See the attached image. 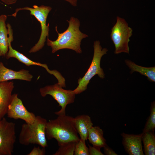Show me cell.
I'll use <instances>...</instances> for the list:
<instances>
[{
    "instance_id": "5",
    "label": "cell",
    "mask_w": 155,
    "mask_h": 155,
    "mask_svg": "<svg viewBox=\"0 0 155 155\" xmlns=\"http://www.w3.org/2000/svg\"><path fill=\"white\" fill-rule=\"evenodd\" d=\"M52 8L49 6L41 5L38 6L34 5L32 8L25 7L17 8L12 16L16 17L17 13L22 10H27L30 11V14L34 16L40 23L41 31L40 36L37 42L30 50L29 53H34L41 49L44 46L46 37L49 36V24L46 25V21L48 15Z\"/></svg>"
},
{
    "instance_id": "27",
    "label": "cell",
    "mask_w": 155,
    "mask_h": 155,
    "mask_svg": "<svg viewBox=\"0 0 155 155\" xmlns=\"http://www.w3.org/2000/svg\"><path fill=\"white\" fill-rule=\"evenodd\" d=\"M1 56V53L0 51V57Z\"/></svg>"
},
{
    "instance_id": "25",
    "label": "cell",
    "mask_w": 155,
    "mask_h": 155,
    "mask_svg": "<svg viewBox=\"0 0 155 155\" xmlns=\"http://www.w3.org/2000/svg\"><path fill=\"white\" fill-rule=\"evenodd\" d=\"M5 4L7 5H10L15 3L17 0H1Z\"/></svg>"
},
{
    "instance_id": "17",
    "label": "cell",
    "mask_w": 155,
    "mask_h": 155,
    "mask_svg": "<svg viewBox=\"0 0 155 155\" xmlns=\"http://www.w3.org/2000/svg\"><path fill=\"white\" fill-rule=\"evenodd\" d=\"M126 64L131 69L130 73L137 72L146 76L150 82H155V67H145L139 66L134 62L128 59L125 60Z\"/></svg>"
},
{
    "instance_id": "10",
    "label": "cell",
    "mask_w": 155,
    "mask_h": 155,
    "mask_svg": "<svg viewBox=\"0 0 155 155\" xmlns=\"http://www.w3.org/2000/svg\"><path fill=\"white\" fill-rule=\"evenodd\" d=\"M142 133L138 134H121L122 144L126 152L129 155H143L142 144Z\"/></svg>"
},
{
    "instance_id": "15",
    "label": "cell",
    "mask_w": 155,
    "mask_h": 155,
    "mask_svg": "<svg viewBox=\"0 0 155 155\" xmlns=\"http://www.w3.org/2000/svg\"><path fill=\"white\" fill-rule=\"evenodd\" d=\"M7 16L0 15V51L1 56H5L9 49L8 31L6 21Z\"/></svg>"
},
{
    "instance_id": "14",
    "label": "cell",
    "mask_w": 155,
    "mask_h": 155,
    "mask_svg": "<svg viewBox=\"0 0 155 155\" xmlns=\"http://www.w3.org/2000/svg\"><path fill=\"white\" fill-rule=\"evenodd\" d=\"M74 118L75 128L80 138L86 141L87 140L89 130L93 125L90 117L87 115H82Z\"/></svg>"
},
{
    "instance_id": "21",
    "label": "cell",
    "mask_w": 155,
    "mask_h": 155,
    "mask_svg": "<svg viewBox=\"0 0 155 155\" xmlns=\"http://www.w3.org/2000/svg\"><path fill=\"white\" fill-rule=\"evenodd\" d=\"M74 155H89L88 148L87 147L85 141L80 139L75 146Z\"/></svg>"
},
{
    "instance_id": "12",
    "label": "cell",
    "mask_w": 155,
    "mask_h": 155,
    "mask_svg": "<svg viewBox=\"0 0 155 155\" xmlns=\"http://www.w3.org/2000/svg\"><path fill=\"white\" fill-rule=\"evenodd\" d=\"M14 88L13 82H0V120L7 114Z\"/></svg>"
},
{
    "instance_id": "3",
    "label": "cell",
    "mask_w": 155,
    "mask_h": 155,
    "mask_svg": "<svg viewBox=\"0 0 155 155\" xmlns=\"http://www.w3.org/2000/svg\"><path fill=\"white\" fill-rule=\"evenodd\" d=\"M47 122L46 119L37 116L33 123H24L19 135V143L25 146L36 144L42 148L47 147L45 131Z\"/></svg>"
},
{
    "instance_id": "8",
    "label": "cell",
    "mask_w": 155,
    "mask_h": 155,
    "mask_svg": "<svg viewBox=\"0 0 155 155\" xmlns=\"http://www.w3.org/2000/svg\"><path fill=\"white\" fill-rule=\"evenodd\" d=\"M16 139L15 124L3 118L0 120V155H11Z\"/></svg>"
},
{
    "instance_id": "6",
    "label": "cell",
    "mask_w": 155,
    "mask_h": 155,
    "mask_svg": "<svg viewBox=\"0 0 155 155\" xmlns=\"http://www.w3.org/2000/svg\"><path fill=\"white\" fill-rule=\"evenodd\" d=\"M111 30L110 36L115 45V53L123 52L129 54L128 43L132 35V28L124 19L117 16V22Z\"/></svg>"
},
{
    "instance_id": "26",
    "label": "cell",
    "mask_w": 155,
    "mask_h": 155,
    "mask_svg": "<svg viewBox=\"0 0 155 155\" xmlns=\"http://www.w3.org/2000/svg\"><path fill=\"white\" fill-rule=\"evenodd\" d=\"M69 2L72 5L75 6L77 5V0H65Z\"/></svg>"
},
{
    "instance_id": "19",
    "label": "cell",
    "mask_w": 155,
    "mask_h": 155,
    "mask_svg": "<svg viewBox=\"0 0 155 155\" xmlns=\"http://www.w3.org/2000/svg\"><path fill=\"white\" fill-rule=\"evenodd\" d=\"M78 142L71 141L58 144L59 148L53 155H73L75 145Z\"/></svg>"
},
{
    "instance_id": "2",
    "label": "cell",
    "mask_w": 155,
    "mask_h": 155,
    "mask_svg": "<svg viewBox=\"0 0 155 155\" xmlns=\"http://www.w3.org/2000/svg\"><path fill=\"white\" fill-rule=\"evenodd\" d=\"M56 119L47 122L45 128L46 137L54 138L58 144L80 140L75 128L74 118L66 114L59 115Z\"/></svg>"
},
{
    "instance_id": "23",
    "label": "cell",
    "mask_w": 155,
    "mask_h": 155,
    "mask_svg": "<svg viewBox=\"0 0 155 155\" xmlns=\"http://www.w3.org/2000/svg\"><path fill=\"white\" fill-rule=\"evenodd\" d=\"M89 155H104L100 151V148L88 144Z\"/></svg>"
},
{
    "instance_id": "18",
    "label": "cell",
    "mask_w": 155,
    "mask_h": 155,
    "mask_svg": "<svg viewBox=\"0 0 155 155\" xmlns=\"http://www.w3.org/2000/svg\"><path fill=\"white\" fill-rule=\"evenodd\" d=\"M142 133V141L145 155H155V134L154 131Z\"/></svg>"
},
{
    "instance_id": "11",
    "label": "cell",
    "mask_w": 155,
    "mask_h": 155,
    "mask_svg": "<svg viewBox=\"0 0 155 155\" xmlns=\"http://www.w3.org/2000/svg\"><path fill=\"white\" fill-rule=\"evenodd\" d=\"M13 30H10L8 31L9 49L5 56L7 59L10 58H14L19 61L25 64L28 66L30 65H38L43 67L50 74L53 72L52 70L49 69L46 64H43L38 62H35L27 58L22 54L13 49L11 46V43L13 41Z\"/></svg>"
},
{
    "instance_id": "9",
    "label": "cell",
    "mask_w": 155,
    "mask_h": 155,
    "mask_svg": "<svg viewBox=\"0 0 155 155\" xmlns=\"http://www.w3.org/2000/svg\"><path fill=\"white\" fill-rule=\"evenodd\" d=\"M6 114L9 118L22 119L29 124L34 123L36 118L34 113L27 109L16 94H12Z\"/></svg>"
},
{
    "instance_id": "7",
    "label": "cell",
    "mask_w": 155,
    "mask_h": 155,
    "mask_svg": "<svg viewBox=\"0 0 155 155\" xmlns=\"http://www.w3.org/2000/svg\"><path fill=\"white\" fill-rule=\"evenodd\" d=\"M41 96L45 97L47 95L51 96L61 106V109L55 113L57 115L65 114V109L67 105L73 103L75 98V94L71 90H66L58 83L53 85L47 86L40 89Z\"/></svg>"
},
{
    "instance_id": "13",
    "label": "cell",
    "mask_w": 155,
    "mask_h": 155,
    "mask_svg": "<svg viewBox=\"0 0 155 155\" xmlns=\"http://www.w3.org/2000/svg\"><path fill=\"white\" fill-rule=\"evenodd\" d=\"M33 76L29 71L24 69L18 71L7 68L3 64L0 62V82L13 80H19L30 81Z\"/></svg>"
},
{
    "instance_id": "20",
    "label": "cell",
    "mask_w": 155,
    "mask_h": 155,
    "mask_svg": "<svg viewBox=\"0 0 155 155\" xmlns=\"http://www.w3.org/2000/svg\"><path fill=\"white\" fill-rule=\"evenodd\" d=\"M150 114L148 117L143 130L142 133L148 131H154L155 128V102L151 103L150 107Z\"/></svg>"
},
{
    "instance_id": "22",
    "label": "cell",
    "mask_w": 155,
    "mask_h": 155,
    "mask_svg": "<svg viewBox=\"0 0 155 155\" xmlns=\"http://www.w3.org/2000/svg\"><path fill=\"white\" fill-rule=\"evenodd\" d=\"M45 148H41L39 147H34L28 155H44L45 154Z\"/></svg>"
},
{
    "instance_id": "16",
    "label": "cell",
    "mask_w": 155,
    "mask_h": 155,
    "mask_svg": "<svg viewBox=\"0 0 155 155\" xmlns=\"http://www.w3.org/2000/svg\"><path fill=\"white\" fill-rule=\"evenodd\" d=\"M87 139L93 146L100 148L106 144V141L104 137L103 131L99 126H92L89 130Z\"/></svg>"
},
{
    "instance_id": "4",
    "label": "cell",
    "mask_w": 155,
    "mask_h": 155,
    "mask_svg": "<svg viewBox=\"0 0 155 155\" xmlns=\"http://www.w3.org/2000/svg\"><path fill=\"white\" fill-rule=\"evenodd\" d=\"M93 58L89 68L84 76L78 80V85L72 90L75 94H80L85 91L90 80L94 75H97L101 78L105 77V74L100 67V61L102 56L107 53L108 50L106 48L102 49L99 41H94Z\"/></svg>"
},
{
    "instance_id": "24",
    "label": "cell",
    "mask_w": 155,
    "mask_h": 155,
    "mask_svg": "<svg viewBox=\"0 0 155 155\" xmlns=\"http://www.w3.org/2000/svg\"><path fill=\"white\" fill-rule=\"evenodd\" d=\"M104 155H117L115 152L107 144L103 147Z\"/></svg>"
},
{
    "instance_id": "1",
    "label": "cell",
    "mask_w": 155,
    "mask_h": 155,
    "mask_svg": "<svg viewBox=\"0 0 155 155\" xmlns=\"http://www.w3.org/2000/svg\"><path fill=\"white\" fill-rule=\"evenodd\" d=\"M67 21L69 26L63 33H59L57 26L55 27L56 30L58 34V37L56 40L52 41L47 37L46 44L51 47L52 53L65 49L73 50L78 53L82 52L80 47L81 41L83 39L88 36L80 30V22L77 18L72 17L69 21Z\"/></svg>"
}]
</instances>
